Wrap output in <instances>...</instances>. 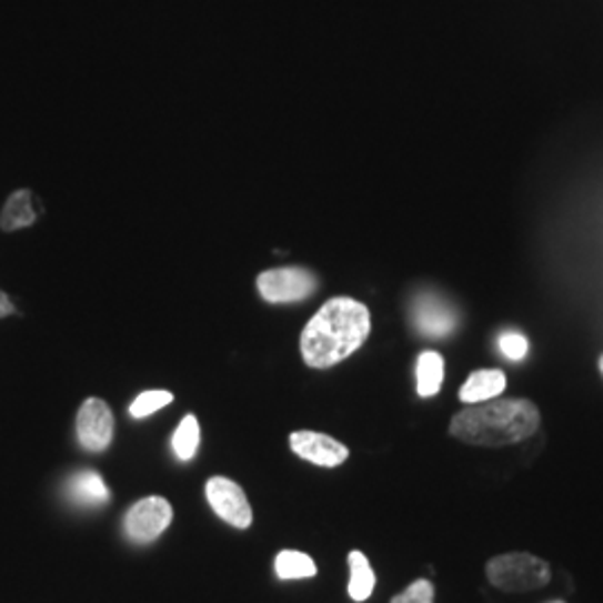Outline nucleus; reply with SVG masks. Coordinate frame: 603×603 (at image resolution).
<instances>
[{
  "label": "nucleus",
  "mask_w": 603,
  "mask_h": 603,
  "mask_svg": "<svg viewBox=\"0 0 603 603\" xmlns=\"http://www.w3.org/2000/svg\"><path fill=\"white\" fill-rule=\"evenodd\" d=\"M199 439H201V432H199V421L188 414L185 419H181L179 428L174 430L172 434V452L179 461H192L197 450H199Z\"/></svg>",
  "instance_id": "16"
},
{
  "label": "nucleus",
  "mask_w": 603,
  "mask_h": 603,
  "mask_svg": "<svg viewBox=\"0 0 603 603\" xmlns=\"http://www.w3.org/2000/svg\"><path fill=\"white\" fill-rule=\"evenodd\" d=\"M12 313H17L12 300L8 298V293L0 291V318H8V315H12Z\"/></svg>",
  "instance_id": "20"
},
{
  "label": "nucleus",
  "mask_w": 603,
  "mask_h": 603,
  "mask_svg": "<svg viewBox=\"0 0 603 603\" xmlns=\"http://www.w3.org/2000/svg\"><path fill=\"white\" fill-rule=\"evenodd\" d=\"M349 596L355 603L366 601L373 594L375 587V572L366 559V554H362L360 550H351L349 552Z\"/></svg>",
  "instance_id": "14"
},
{
  "label": "nucleus",
  "mask_w": 603,
  "mask_h": 603,
  "mask_svg": "<svg viewBox=\"0 0 603 603\" xmlns=\"http://www.w3.org/2000/svg\"><path fill=\"white\" fill-rule=\"evenodd\" d=\"M172 516L170 501L163 496H145L128 510L123 519L125 536L137 545H150L170 527Z\"/></svg>",
  "instance_id": "4"
},
{
  "label": "nucleus",
  "mask_w": 603,
  "mask_h": 603,
  "mask_svg": "<svg viewBox=\"0 0 603 603\" xmlns=\"http://www.w3.org/2000/svg\"><path fill=\"white\" fill-rule=\"evenodd\" d=\"M207 501L213 512L238 530H247L253 523V507L247 492L227 476H213L207 483Z\"/></svg>",
  "instance_id": "7"
},
{
  "label": "nucleus",
  "mask_w": 603,
  "mask_h": 603,
  "mask_svg": "<svg viewBox=\"0 0 603 603\" xmlns=\"http://www.w3.org/2000/svg\"><path fill=\"white\" fill-rule=\"evenodd\" d=\"M445 380V360L436 351H423L419 355L416 364V382H419V395L432 398L441 391Z\"/></svg>",
  "instance_id": "13"
},
{
  "label": "nucleus",
  "mask_w": 603,
  "mask_h": 603,
  "mask_svg": "<svg viewBox=\"0 0 603 603\" xmlns=\"http://www.w3.org/2000/svg\"><path fill=\"white\" fill-rule=\"evenodd\" d=\"M291 452L306 463L320 468H340L349 459V448L318 432H295L289 439Z\"/></svg>",
  "instance_id": "8"
},
{
  "label": "nucleus",
  "mask_w": 603,
  "mask_h": 603,
  "mask_svg": "<svg viewBox=\"0 0 603 603\" xmlns=\"http://www.w3.org/2000/svg\"><path fill=\"white\" fill-rule=\"evenodd\" d=\"M499 351H501L507 360L519 362V360H523V358L527 355L530 342H527V338H525L523 333H519V331H505V333H501V338H499Z\"/></svg>",
  "instance_id": "19"
},
{
  "label": "nucleus",
  "mask_w": 603,
  "mask_h": 603,
  "mask_svg": "<svg viewBox=\"0 0 603 603\" xmlns=\"http://www.w3.org/2000/svg\"><path fill=\"white\" fill-rule=\"evenodd\" d=\"M599 366H601V373H603V358H601V362H599Z\"/></svg>",
  "instance_id": "21"
},
{
  "label": "nucleus",
  "mask_w": 603,
  "mask_h": 603,
  "mask_svg": "<svg viewBox=\"0 0 603 603\" xmlns=\"http://www.w3.org/2000/svg\"><path fill=\"white\" fill-rule=\"evenodd\" d=\"M412 318H414L416 329L428 338L450 335L459 324L456 313L448 306L445 300H441L434 293H423L416 298Z\"/></svg>",
  "instance_id": "9"
},
{
  "label": "nucleus",
  "mask_w": 603,
  "mask_h": 603,
  "mask_svg": "<svg viewBox=\"0 0 603 603\" xmlns=\"http://www.w3.org/2000/svg\"><path fill=\"white\" fill-rule=\"evenodd\" d=\"M37 218L39 215L32 204V192L28 188H21L14 194H10V199L6 201L3 213H0V229H3L6 233L28 229L37 222Z\"/></svg>",
  "instance_id": "12"
},
{
  "label": "nucleus",
  "mask_w": 603,
  "mask_h": 603,
  "mask_svg": "<svg viewBox=\"0 0 603 603\" xmlns=\"http://www.w3.org/2000/svg\"><path fill=\"white\" fill-rule=\"evenodd\" d=\"M172 400H174V395H172L170 391H163V389L143 391V393H139V395L132 400L130 416H132V419H148V416H152L154 412L168 408Z\"/></svg>",
  "instance_id": "17"
},
{
  "label": "nucleus",
  "mask_w": 603,
  "mask_h": 603,
  "mask_svg": "<svg viewBox=\"0 0 603 603\" xmlns=\"http://www.w3.org/2000/svg\"><path fill=\"white\" fill-rule=\"evenodd\" d=\"M505 384L507 380L501 369H481L465 380V384L459 391V398L465 405H479V402L499 398L505 391Z\"/></svg>",
  "instance_id": "10"
},
{
  "label": "nucleus",
  "mask_w": 603,
  "mask_h": 603,
  "mask_svg": "<svg viewBox=\"0 0 603 603\" xmlns=\"http://www.w3.org/2000/svg\"><path fill=\"white\" fill-rule=\"evenodd\" d=\"M539 425L541 414L534 402L494 398L459 412L450 423V434L476 448H505L534 436Z\"/></svg>",
  "instance_id": "2"
},
{
  "label": "nucleus",
  "mask_w": 603,
  "mask_h": 603,
  "mask_svg": "<svg viewBox=\"0 0 603 603\" xmlns=\"http://www.w3.org/2000/svg\"><path fill=\"white\" fill-rule=\"evenodd\" d=\"M275 574L282 581H293V579H311L318 574L315 561L300 552V550H282L275 556Z\"/></svg>",
  "instance_id": "15"
},
{
  "label": "nucleus",
  "mask_w": 603,
  "mask_h": 603,
  "mask_svg": "<svg viewBox=\"0 0 603 603\" xmlns=\"http://www.w3.org/2000/svg\"><path fill=\"white\" fill-rule=\"evenodd\" d=\"M550 603H563V601H550Z\"/></svg>",
  "instance_id": "22"
},
{
  "label": "nucleus",
  "mask_w": 603,
  "mask_h": 603,
  "mask_svg": "<svg viewBox=\"0 0 603 603\" xmlns=\"http://www.w3.org/2000/svg\"><path fill=\"white\" fill-rule=\"evenodd\" d=\"M434 596H436L434 583L428 579H419L405 592L395 594L391 603H434Z\"/></svg>",
  "instance_id": "18"
},
{
  "label": "nucleus",
  "mask_w": 603,
  "mask_h": 603,
  "mask_svg": "<svg viewBox=\"0 0 603 603\" xmlns=\"http://www.w3.org/2000/svg\"><path fill=\"white\" fill-rule=\"evenodd\" d=\"M318 289V278L300 267L271 269L258 275V291L271 304L302 302Z\"/></svg>",
  "instance_id": "5"
},
{
  "label": "nucleus",
  "mask_w": 603,
  "mask_h": 603,
  "mask_svg": "<svg viewBox=\"0 0 603 603\" xmlns=\"http://www.w3.org/2000/svg\"><path fill=\"white\" fill-rule=\"evenodd\" d=\"M371 333L369 309L353 298H331L304 326L300 351L311 369H329L355 353Z\"/></svg>",
  "instance_id": "1"
},
{
  "label": "nucleus",
  "mask_w": 603,
  "mask_h": 603,
  "mask_svg": "<svg viewBox=\"0 0 603 603\" xmlns=\"http://www.w3.org/2000/svg\"><path fill=\"white\" fill-rule=\"evenodd\" d=\"M550 563L527 552L499 554L488 563V579L501 592L541 590L550 583Z\"/></svg>",
  "instance_id": "3"
},
{
  "label": "nucleus",
  "mask_w": 603,
  "mask_h": 603,
  "mask_svg": "<svg viewBox=\"0 0 603 603\" xmlns=\"http://www.w3.org/2000/svg\"><path fill=\"white\" fill-rule=\"evenodd\" d=\"M68 496L83 507H97V505H103L110 501V490H108L101 474L86 470V472H79L70 479Z\"/></svg>",
  "instance_id": "11"
},
{
  "label": "nucleus",
  "mask_w": 603,
  "mask_h": 603,
  "mask_svg": "<svg viewBox=\"0 0 603 603\" xmlns=\"http://www.w3.org/2000/svg\"><path fill=\"white\" fill-rule=\"evenodd\" d=\"M77 439L88 452H105L114 439V416L108 402L88 398L77 414Z\"/></svg>",
  "instance_id": "6"
}]
</instances>
